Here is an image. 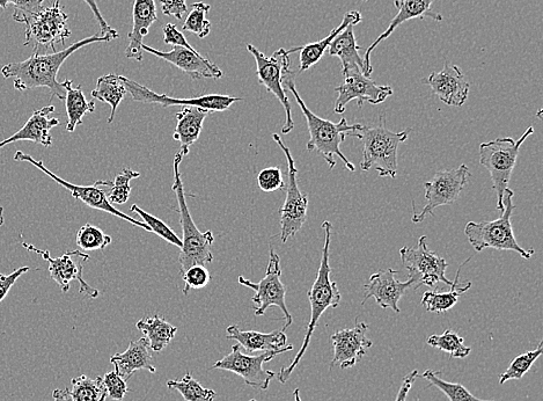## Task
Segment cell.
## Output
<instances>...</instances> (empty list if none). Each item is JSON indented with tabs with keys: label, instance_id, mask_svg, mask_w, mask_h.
I'll use <instances>...</instances> for the list:
<instances>
[{
	"label": "cell",
	"instance_id": "3",
	"mask_svg": "<svg viewBox=\"0 0 543 401\" xmlns=\"http://www.w3.org/2000/svg\"><path fill=\"white\" fill-rule=\"evenodd\" d=\"M322 229L325 230V246L322 250V259L312 288L308 291V300L311 304V319L307 325L306 335L302 347H300L295 359L290 363L289 367L283 368L280 374L277 375L278 381L286 383L289 381L293 371L297 368L300 361H302L308 346H310L311 339L315 327L318 326L319 320L324 315L325 311L329 308L336 309L341 302V294L337 283L330 280L332 275V268L329 265V250L330 242H332V223L325 221L322 223Z\"/></svg>",
	"mask_w": 543,
	"mask_h": 401
},
{
	"label": "cell",
	"instance_id": "44",
	"mask_svg": "<svg viewBox=\"0 0 543 401\" xmlns=\"http://www.w3.org/2000/svg\"><path fill=\"white\" fill-rule=\"evenodd\" d=\"M181 275L183 282H185L183 295H188L190 290H200L207 287L211 280L208 268L203 265L189 267Z\"/></svg>",
	"mask_w": 543,
	"mask_h": 401
},
{
	"label": "cell",
	"instance_id": "40",
	"mask_svg": "<svg viewBox=\"0 0 543 401\" xmlns=\"http://www.w3.org/2000/svg\"><path fill=\"white\" fill-rule=\"evenodd\" d=\"M192 6L193 10L183 24L182 31L194 33L198 38L205 39L211 32V23L207 19L211 6L202 2L194 3Z\"/></svg>",
	"mask_w": 543,
	"mask_h": 401
},
{
	"label": "cell",
	"instance_id": "1",
	"mask_svg": "<svg viewBox=\"0 0 543 401\" xmlns=\"http://www.w3.org/2000/svg\"><path fill=\"white\" fill-rule=\"evenodd\" d=\"M113 40L112 36L93 35L90 38L73 43L72 46L62 51H56V53L33 54L24 62L6 64L2 68V75L5 79H14V89L19 92L47 87L51 92V96L64 101L66 94L65 82L60 83L57 80L58 72H60L64 62L83 47L93 45V43H107Z\"/></svg>",
	"mask_w": 543,
	"mask_h": 401
},
{
	"label": "cell",
	"instance_id": "26",
	"mask_svg": "<svg viewBox=\"0 0 543 401\" xmlns=\"http://www.w3.org/2000/svg\"><path fill=\"white\" fill-rule=\"evenodd\" d=\"M110 363L115 367V373L124 381H128L139 370H148L151 374L156 373V367H154L153 357L150 353V344L146 338L131 341L126 352L110 357Z\"/></svg>",
	"mask_w": 543,
	"mask_h": 401
},
{
	"label": "cell",
	"instance_id": "18",
	"mask_svg": "<svg viewBox=\"0 0 543 401\" xmlns=\"http://www.w3.org/2000/svg\"><path fill=\"white\" fill-rule=\"evenodd\" d=\"M122 80L132 100L143 102V104L160 105L164 108L182 106L202 108L209 113L225 112L229 111L233 104L242 100L241 98L222 96V94H207V96L190 99L172 98L166 94L154 92L149 87L138 84L135 80L127 77L122 76Z\"/></svg>",
	"mask_w": 543,
	"mask_h": 401
},
{
	"label": "cell",
	"instance_id": "19",
	"mask_svg": "<svg viewBox=\"0 0 543 401\" xmlns=\"http://www.w3.org/2000/svg\"><path fill=\"white\" fill-rule=\"evenodd\" d=\"M368 331L369 326L356 319L354 327L333 334L334 357L330 367L339 366L341 369L355 367L373 346V342L366 337Z\"/></svg>",
	"mask_w": 543,
	"mask_h": 401
},
{
	"label": "cell",
	"instance_id": "16",
	"mask_svg": "<svg viewBox=\"0 0 543 401\" xmlns=\"http://www.w3.org/2000/svg\"><path fill=\"white\" fill-rule=\"evenodd\" d=\"M22 247L29 252L39 254L48 262L51 279L58 284L64 294L70 290L72 281H78L80 294L90 298L99 297V290L91 287L84 280V265L85 262L90 261V255L80 251H70L64 253L62 257L53 258L49 251L40 250L32 244L22 243Z\"/></svg>",
	"mask_w": 543,
	"mask_h": 401
},
{
	"label": "cell",
	"instance_id": "6",
	"mask_svg": "<svg viewBox=\"0 0 543 401\" xmlns=\"http://www.w3.org/2000/svg\"><path fill=\"white\" fill-rule=\"evenodd\" d=\"M515 192L506 188L503 198L504 210L502 216L493 222H469L465 228L468 242L476 252L486 249L498 251H513L524 259H531L535 254L533 249L525 250L520 246L513 233L511 216L516 206L513 204Z\"/></svg>",
	"mask_w": 543,
	"mask_h": 401
},
{
	"label": "cell",
	"instance_id": "17",
	"mask_svg": "<svg viewBox=\"0 0 543 401\" xmlns=\"http://www.w3.org/2000/svg\"><path fill=\"white\" fill-rule=\"evenodd\" d=\"M344 76L342 85L337 86L335 91L339 93L334 105L336 114H343L349 102L356 100L358 107L362 108L364 102L368 101L371 105L383 104L386 99L393 96L391 86L379 85L364 72L359 69H351Z\"/></svg>",
	"mask_w": 543,
	"mask_h": 401
},
{
	"label": "cell",
	"instance_id": "39",
	"mask_svg": "<svg viewBox=\"0 0 543 401\" xmlns=\"http://www.w3.org/2000/svg\"><path fill=\"white\" fill-rule=\"evenodd\" d=\"M76 243L84 251H102L113 243V239L98 226L87 223L78 230Z\"/></svg>",
	"mask_w": 543,
	"mask_h": 401
},
{
	"label": "cell",
	"instance_id": "21",
	"mask_svg": "<svg viewBox=\"0 0 543 401\" xmlns=\"http://www.w3.org/2000/svg\"><path fill=\"white\" fill-rule=\"evenodd\" d=\"M423 83L430 86L440 101L452 107L464 106L471 89V84L458 65L450 63H445L442 71L432 72Z\"/></svg>",
	"mask_w": 543,
	"mask_h": 401
},
{
	"label": "cell",
	"instance_id": "37",
	"mask_svg": "<svg viewBox=\"0 0 543 401\" xmlns=\"http://www.w3.org/2000/svg\"><path fill=\"white\" fill-rule=\"evenodd\" d=\"M427 342L430 347L440 349L453 359H466L472 353L471 347L465 345V339L450 330L440 335H431Z\"/></svg>",
	"mask_w": 543,
	"mask_h": 401
},
{
	"label": "cell",
	"instance_id": "57",
	"mask_svg": "<svg viewBox=\"0 0 543 401\" xmlns=\"http://www.w3.org/2000/svg\"><path fill=\"white\" fill-rule=\"evenodd\" d=\"M249 401H258V400H255V399H251V400H249Z\"/></svg>",
	"mask_w": 543,
	"mask_h": 401
},
{
	"label": "cell",
	"instance_id": "27",
	"mask_svg": "<svg viewBox=\"0 0 543 401\" xmlns=\"http://www.w3.org/2000/svg\"><path fill=\"white\" fill-rule=\"evenodd\" d=\"M227 340H236L247 353L273 352L288 346V335L285 331L277 330L271 333L242 331L238 325L227 327Z\"/></svg>",
	"mask_w": 543,
	"mask_h": 401
},
{
	"label": "cell",
	"instance_id": "14",
	"mask_svg": "<svg viewBox=\"0 0 543 401\" xmlns=\"http://www.w3.org/2000/svg\"><path fill=\"white\" fill-rule=\"evenodd\" d=\"M291 351H293V346L288 345L278 351L249 356L241 352V346L238 344L232 347V352L229 355L217 361L211 369L231 371L244 379L248 386L258 390H267L276 374L274 371L264 369V363L273 360L277 355Z\"/></svg>",
	"mask_w": 543,
	"mask_h": 401
},
{
	"label": "cell",
	"instance_id": "55",
	"mask_svg": "<svg viewBox=\"0 0 543 401\" xmlns=\"http://www.w3.org/2000/svg\"><path fill=\"white\" fill-rule=\"evenodd\" d=\"M4 223H5L4 208L0 207V226H3Z\"/></svg>",
	"mask_w": 543,
	"mask_h": 401
},
{
	"label": "cell",
	"instance_id": "5",
	"mask_svg": "<svg viewBox=\"0 0 543 401\" xmlns=\"http://www.w3.org/2000/svg\"><path fill=\"white\" fill-rule=\"evenodd\" d=\"M186 156L182 151L176 153L173 162L174 184L173 192L179 204L180 223L182 226V247L179 257L181 274L194 265H208L214 261L212 245L215 243L214 232H201L190 214L186 201L185 187L181 178L180 165Z\"/></svg>",
	"mask_w": 543,
	"mask_h": 401
},
{
	"label": "cell",
	"instance_id": "34",
	"mask_svg": "<svg viewBox=\"0 0 543 401\" xmlns=\"http://www.w3.org/2000/svg\"><path fill=\"white\" fill-rule=\"evenodd\" d=\"M127 93V87L123 83L122 76L109 74L97 80V86H95L91 94L93 99L106 102L112 108L108 119V123H112L115 119L117 108H119Z\"/></svg>",
	"mask_w": 543,
	"mask_h": 401
},
{
	"label": "cell",
	"instance_id": "58",
	"mask_svg": "<svg viewBox=\"0 0 543 401\" xmlns=\"http://www.w3.org/2000/svg\"><path fill=\"white\" fill-rule=\"evenodd\" d=\"M364 2H369V0H364Z\"/></svg>",
	"mask_w": 543,
	"mask_h": 401
},
{
	"label": "cell",
	"instance_id": "36",
	"mask_svg": "<svg viewBox=\"0 0 543 401\" xmlns=\"http://www.w3.org/2000/svg\"><path fill=\"white\" fill-rule=\"evenodd\" d=\"M167 388L178 391L186 401H214L217 396L214 390L198 383L192 374L183 376L181 381H168Z\"/></svg>",
	"mask_w": 543,
	"mask_h": 401
},
{
	"label": "cell",
	"instance_id": "20",
	"mask_svg": "<svg viewBox=\"0 0 543 401\" xmlns=\"http://www.w3.org/2000/svg\"><path fill=\"white\" fill-rule=\"evenodd\" d=\"M143 51L157 56L174 67L185 72L193 80L202 78L220 79L223 77V71L216 64L210 62L207 57L197 53V50H190L185 47L174 46L171 51H160L150 46L142 45Z\"/></svg>",
	"mask_w": 543,
	"mask_h": 401
},
{
	"label": "cell",
	"instance_id": "24",
	"mask_svg": "<svg viewBox=\"0 0 543 401\" xmlns=\"http://www.w3.org/2000/svg\"><path fill=\"white\" fill-rule=\"evenodd\" d=\"M54 112L55 106L53 105L35 111L24 127L19 129L16 134L0 142V149L20 141L33 142L42 145L44 148H50L53 145V137L50 135V130L61 125L60 120L49 118Z\"/></svg>",
	"mask_w": 543,
	"mask_h": 401
},
{
	"label": "cell",
	"instance_id": "54",
	"mask_svg": "<svg viewBox=\"0 0 543 401\" xmlns=\"http://www.w3.org/2000/svg\"><path fill=\"white\" fill-rule=\"evenodd\" d=\"M9 4L10 0H0V9L6 10Z\"/></svg>",
	"mask_w": 543,
	"mask_h": 401
},
{
	"label": "cell",
	"instance_id": "11",
	"mask_svg": "<svg viewBox=\"0 0 543 401\" xmlns=\"http://www.w3.org/2000/svg\"><path fill=\"white\" fill-rule=\"evenodd\" d=\"M14 160L19 163H27L33 165L34 167H36V169L46 174V176H48L50 179H53L55 182H57L58 185L64 187L65 189H68V192L71 193L73 198L78 201H82L84 204H86L87 207L105 211V213H108L115 217H119L120 220L127 221L130 224L137 226V228L139 229L151 232V229L148 225H146L142 221L134 220V218L122 213V211H120L119 209L114 208L113 204L109 203L107 198V191H105L104 187L110 188V186H112V181L99 180L97 182H94V184L91 186L73 185L71 184V182L62 179L56 176L54 172H51L48 167L44 165L42 160H36L31 155H27V153L25 152L17 151L16 155H14Z\"/></svg>",
	"mask_w": 543,
	"mask_h": 401
},
{
	"label": "cell",
	"instance_id": "28",
	"mask_svg": "<svg viewBox=\"0 0 543 401\" xmlns=\"http://www.w3.org/2000/svg\"><path fill=\"white\" fill-rule=\"evenodd\" d=\"M362 13L359 11H350L344 14L342 23L335 27L332 32L324 40L318 42L308 43L304 47H296L288 50L289 54L296 53L300 51L299 56V72H305L308 69L314 67L315 64H318L322 57H324L326 50L332 45V42L337 35H340L344 29L349 26H356L359 23H362Z\"/></svg>",
	"mask_w": 543,
	"mask_h": 401
},
{
	"label": "cell",
	"instance_id": "30",
	"mask_svg": "<svg viewBox=\"0 0 543 401\" xmlns=\"http://www.w3.org/2000/svg\"><path fill=\"white\" fill-rule=\"evenodd\" d=\"M361 49L356 41L354 26H349L340 35H337L332 45L329 46V55L340 58L343 75L356 68L361 69L365 75L364 60L359 55Z\"/></svg>",
	"mask_w": 543,
	"mask_h": 401
},
{
	"label": "cell",
	"instance_id": "32",
	"mask_svg": "<svg viewBox=\"0 0 543 401\" xmlns=\"http://www.w3.org/2000/svg\"><path fill=\"white\" fill-rule=\"evenodd\" d=\"M139 331L145 334L153 352L160 353L171 344L178 333V328L168 323L166 319L158 315L144 317L137 323Z\"/></svg>",
	"mask_w": 543,
	"mask_h": 401
},
{
	"label": "cell",
	"instance_id": "13",
	"mask_svg": "<svg viewBox=\"0 0 543 401\" xmlns=\"http://www.w3.org/2000/svg\"><path fill=\"white\" fill-rule=\"evenodd\" d=\"M273 138L288 160V187H286V199L280 209L281 240L285 244L303 229L307 220L308 198L298 186V170L290 149L286 147L280 135L274 134Z\"/></svg>",
	"mask_w": 543,
	"mask_h": 401
},
{
	"label": "cell",
	"instance_id": "8",
	"mask_svg": "<svg viewBox=\"0 0 543 401\" xmlns=\"http://www.w3.org/2000/svg\"><path fill=\"white\" fill-rule=\"evenodd\" d=\"M69 16L61 6V0H55L54 4L43 7L38 13L32 14L21 21L26 25V41L24 46L33 48L34 54L56 53L57 43L64 45L71 36L68 26Z\"/></svg>",
	"mask_w": 543,
	"mask_h": 401
},
{
	"label": "cell",
	"instance_id": "51",
	"mask_svg": "<svg viewBox=\"0 0 543 401\" xmlns=\"http://www.w3.org/2000/svg\"><path fill=\"white\" fill-rule=\"evenodd\" d=\"M164 41L166 45L185 47L190 50H195L189 45L185 35H183L182 32L179 31L178 27H176L174 24H167L164 27Z\"/></svg>",
	"mask_w": 543,
	"mask_h": 401
},
{
	"label": "cell",
	"instance_id": "49",
	"mask_svg": "<svg viewBox=\"0 0 543 401\" xmlns=\"http://www.w3.org/2000/svg\"><path fill=\"white\" fill-rule=\"evenodd\" d=\"M31 271V268L29 267H20L16 269V271L12 272L9 275H2L0 276V303H2L6 296L9 295L10 290L16 284V282L20 279L22 275H25Z\"/></svg>",
	"mask_w": 543,
	"mask_h": 401
},
{
	"label": "cell",
	"instance_id": "33",
	"mask_svg": "<svg viewBox=\"0 0 543 401\" xmlns=\"http://www.w3.org/2000/svg\"><path fill=\"white\" fill-rule=\"evenodd\" d=\"M468 261L469 259L466 260L458 269L456 279H454L450 291L440 293V291L435 290L424 293L421 304L424 306L425 310L432 313H443L450 311L453 306H456L458 303L459 297L462 294H465L467 290L472 288V282H466L465 286H461L459 283L461 269L467 264Z\"/></svg>",
	"mask_w": 543,
	"mask_h": 401
},
{
	"label": "cell",
	"instance_id": "35",
	"mask_svg": "<svg viewBox=\"0 0 543 401\" xmlns=\"http://www.w3.org/2000/svg\"><path fill=\"white\" fill-rule=\"evenodd\" d=\"M70 390L72 401H106L108 392L102 377L85 375L72 378Z\"/></svg>",
	"mask_w": 543,
	"mask_h": 401
},
{
	"label": "cell",
	"instance_id": "56",
	"mask_svg": "<svg viewBox=\"0 0 543 401\" xmlns=\"http://www.w3.org/2000/svg\"><path fill=\"white\" fill-rule=\"evenodd\" d=\"M293 396H295V401H302V398H300V390L296 389L295 392H293Z\"/></svg>",
	"mask_w": 543,
	"mask_h": 401
},
{
	"label": "cell",
	"instance_id": "52",
	"mask_svg": "<svg viewBox=\"0 0 543 401\" xmlns=\"http://www.w3.org/2000/svg\"><path fill=\"white\" fill-rule=\"evenodd\" d=\"M418 377V371L414 370L412 373L408 374L403 378L401 388L399 390L398 396H396L395 401H406L410 389L413 388V385Z\"/></svg>",
	"mask_w": 543,
	"mask_h": 401
},
{
	"label": "cell",
	"instance_id": "23",
	"mask_svg": "<svg viewBox=\"0 0 543 401\" xmlns=\"http://www.w3.org/2000/svg\"><path fill=\"white\" fill-rule=\"evenodd\" d=\"M399 274L394 269H386L374 273L368 283L365 284V296L362 304L364 305L369 298H374L377 304L383 309H392L396 313H400L399 302L406 291L412 288V282H400L395 279V275Z\"/></svg>",
	"mask_w": 543,
	"mask_h": 401
},
{
	"label": "cell",
	"instance_id": "50",
	"mask_svg": "<svg viewBox=\"0 0 543 401\" xmlns=\"http://www.w3.org/2000/svg\"><path fill=\"white\" fill-rule=\"evenodd\" d=\"M83 2H85L88 6H90V9L92 10L94 14L95 20L98 21V24L101 29L100 35L112 36L114 40L119 39V36H120L119 32H117L116 29L110 27L107 21L105 20L104 16H102L97 4V0H83Z\"/></svg>",
	"mask_w": 543,
	"mask_h": 401
},
{
	"label": "cell",
	"instance_id": "41",
	"mask_svg": "<svg viewBox=\"0 0 543 401\" xmlns=\"http://www.w3.org/2000/svg\"><path fill=\"white\" fill-rule=\"evenodd\" d=\"M542 353L543 342L541 341L538 348L534 349V351L517 356L511 362L510 367L506 369L505 373L500 376V384L503 385L506 382L512 381V379H522L530 371L533 364L537 362Z\"/></svg>",
	"mask_w": 543,
	"mask_h": 401
},
{
	"label": "cell",
	"instance_id": "7",
	"mask_svg": "<svg viewBox=\"0 0 543 401\" xmlns=\"http://www.w3.org/2000/svg\"><path fill=\"white\" fill-rule=\"evenodd\" d=\"M534 134V128L528 127L518 141L512 137H500L494 141L480 144V164L486 167L491 180H493L494 191L497 194V210L503 213V198L513 170L517 165L519 150L528 137Z\"/></svg>",
	"mask_w": 543,
	"mask_h": 401
},
{
	"label": "cell",
	"instance_id": "25",
	"mask_svg": "<svg viewBox=\"0 0 543 401\" xmlns=\"http://www.w3.org/2000/svg\"><path fill=\"white\" fill-rule=\"evenodd\" d=\"M157 20V6L154 0H135L132 9V29L128 35L129 46L126 49L129 60L137 62L144 60L143 40L149 35L150 27Z\"/></svg>",
	"mask_w": 543,
	"mask_h": 401
},
{
	"label": "cell",
	"instance_id": "12",
	"mask_svg": "<svg viewBox=\"0 0 543 401\" xmlns=\"http://www.w3.org/2000/svg\"><path fill=\"white\" fill-rule=\"evenodd\" d=\"M281 277L282 268L280 255L273 249H270L267 272L263 279L258 283H254L245 279L244 276H240L238 281L241 286L252 289L256 293L252 298V301L255 304V316H264V313H266L271 306H277V308H280L283 312L286 320V324L282 328L283 331H286L292 325L293 318L289 312L288 306H286V288Z\"/></svg>",
	"mask_w": 543,
	"mask_h": 401
},
{
	"label": "cell",
	"instance_id": "38",
	"mask_svg": "<svg viewBox=\"0 0 543 401\" xmlns=\"http://www.w3.org/2000/svg\"><path fill=\"white\" fill-rule=\"evenodd\" d=\"M440 375H442L440 371L427 370L424 371L422 377L427 379L431 385L436 386L438 390L442 391L450 401H494L476 398L464 385L446 382Z\"/></svg>",
	"mask_w": 543,
	"mask_h": 401
},
{
	"label": "cell",
	"instance_id": "47",
	"mask_svg": "<svg viewBox=\"0 0 543 401\" xmlns=\"http://www.w3.org/2000/svg\"><path fill=\"white\" fill-rule=\"evenodd\" d=\"M102 381L106 386L108 396L113 400L121 401L126 397L128 393L127 381H124L122 377L117 375L115 371L106 374L102 377Z\"/></svg>",
	"mask_w": 543,
	"mask_h": 401
},
{
	"label": "cell",
	"instance_id": "4",
	"mask_svg": "<svg viewBox=\"0 0 543 401\" xmlns=\"http://www.w3.org/2000/svg\"><path fill=\"white\" fill-rule=\"evenodd\" d=\"M412 130L408 128L401 133H393L386 128L381 116L377 127L358 125L357 129L350 131L348 136L358 138L364 145L361 170L368 172L376 169L379 177L395 179L400 144L408 140Z\"/></svg>",
	"mask_w": 543,
	"mask_h": 401
},
{
	"label": "cell",
	"instance_id": "53",
	"mask_svg": "<svg viewBox=\"0 0 543 401\" xmlns=\"http://www.w3.org/2000/svg\"><path fill=\"white\" fill-rule=\"evenodd\" d=\"M53 397L54 401H72L70 389H56Z\"/></svg>",
	"mask_w": 543,
	"mask_h": 401
},
{
	"label": "cell",
	"instance_id": "48",
	"mask_svg": "<svg viewBox=\"0 0 543 401\" xmlns=\"http://www.w3.org/2000/svg\"><path fill=\"white\" fill-rule=\"evenodd\" d=\"M165 16L181 21L188 12L187 0H159Z\"/></svg>",
	"mask_w": 543,
	"mask_h": 401
},
{
	"label": "cell",
	"instance_id": "9",
	"mask_svg": "<svg viewBox=\"0 0 543 401\" xmlns=\"http://www.w3.org/2000/svg\"><path fill=\"white\" fill-rule=\"evenodd\" d=\"M400 257L408 271L412 289L417 290L423 286L436 289L440 283L452 287L453 281L446 277L449 264L429 249L427 236H422L416 247H402Z\"/></svg>",
	"mask_w": 543,
	"mask_h": 401
},
{
	"label": "cell",
	"instance_id": "15",
	"mask_svg": "<svg viewBox=\"0 0 543 401\" xmlns=\"http://www.w3.org/2000/svg\"><path fill=\"white\" fill-rule=\"evenodd\" d=\"M471 178V171L467 165L462 164L457 169L439 171L434 178L425 182V206L420 214H414L413 222L421 223L428 216L434 215L438 207L449 206L459 199V196Z\"/></svg>",
	"mask_w": 543,
	"mask_h": 401
},
{
	"label": "cell",
	"instance_id": "29",
	"mask_svg": "<svg viewBox=\"0 0 543 401\" xmlns=\"http://www.w3.org/2000/svg\"><path fill=\"white\" fill-rule=\"evenodd\" d=\"M210 113L197 107H183L176 114L174 140L181 145L183 155H189L190 147L200 138L205 119Z\"/></svg>",
	"mask_w": 543,
	"mask_h": 401
},
{
	"label": "cell",
	"instance_id": "22",
	"mask_svg": "<svg viewBox=\"0 0 543 401\" xmlns=\"http://www.w3.org/2000/svg\"><path fill=\"white\" fill-rule=\"evenodd\" d=\"M432 3H434V0H394V5L399 12L391 21V24L387 27L386 31L372 43L368 50H366L364 57L365 76L370 77L372 75V51L376 49L381 42L390 38L395 29L400 25L414 19H432L435 21H443L442 14L431 10Z\"/></svg>",
	"mask_w": 543,
	"mask_h": 401
},
{
	"label": "cell",
	"instance_id": "31",
	"mask_svg": "<svg viewBox=\"0 0 543 401\" xmlns=\"http://www.w3.org/2000/svg\"><path fill=\"white\" fill-rule=\"evenodd\" d=\"M65 108L68 115L66 131L73 133L78 126L83 125L84 116L95 111L94 101H87L82 85L72 86V80L65 79Z\"/></svg>",
	"mask_w": 543,
	"mask_h": 401
},
{
	"label": "cell",
	"instance_id": "45",
	"mask_svg": "<svg viewBox=\"0 0 543 401\" xmlns=\"http://www.w3.org/2000/svg\"><path fill=\"white\" fill-rule=\"evenodd\" d=\"M258 185L261 191L266 193L284 189L285 182L280 167H268V169L262 170L258 176Z\"/></svg>",
	"mask_w": 543,
	"mask_h": 401
},
{
	"label": "cell",
	"instance_id": "46",
	"mask_svg": "<svg viewBox=\"0 0 543 401\" xmlns=\"http://www.w3.org/2000/svg\"><path fill=\"white\" fill-rule=\"evenodd\" d=\"M44 2L46 0H10V3L14 5L13 20L21 24L25 18L41 11Z\"/></svg>",
	"mask_w": 543,
	"mask_h": 401
},
{
	"label": "cell",
	"instance_id": "59",
	"mask_svg": "<svg viewBox=\"0 0 543 401\" xmlns=\"http://www.w3.org/2000/svg\"><path fill=\"white\" fill-rule=\"evenodd\" d=\"M3 274H0V276H2Z\"/></svg>",
	"mask_w": 543,
	"mask_h": 401
},
{
	"label": "cell",
	"instance_id": "2",
	"mask_svg": "<svg viewBox=\"0 0 543 401\" xmlns=\"http://www.w3.org/2000/svg\"><path fill=\"white\" fill-rule=\"evenodd\" d=\"M284 89L289 90L295 97L297 104L305 116L308 131H310V141L307 143V151L317 152L319 156L326 160L330 170L336 166L335 156L340 157L346 169L355 172L356 167L349 162V159L343 155L341 144L346 140L350 131L357 129L358 125H348L346 119L342 118L340 122L334 123L320 118L308 108L300 97L295 83V75L290 72L284 78Z\"/></svg>",
	"mask_w": 543,
	"mask_h": 401
},
{
	"label": "cell",
	"instance_id": "10",
	"mask_svg": "<svg viewBox=\"0 0 543 401\" xmlns=\"http://www.w3.org/2000/svg\"><path fill=\"white\" fill-rule=\"evenodd\" d=\"M247 50L253 55L256 62V75H258L259 83L266 87V90L274 94L280 100L285 111V122L282 128L284 135L290 134L295 128V122L292 119V107L286 90L284 89V78L292 72L290 70L291 61L288 50L283 48L275 51L273 56H266L253 45H247Z\"/></svg>",
	"mask_w": 543,
	"mask_h": 401
},
{
	"label": "cell",
	"instance_id": "43",
	"mask_svg": "<svg viewBox=\"0 0 543 401\" xmlns=\"http://www.w3.org/2000/svg\"><path fill=\"white\" fill-rule=\"evenodd\" d=\"M139 177H141V173L130 169H124L122 173L112 181V186H110L109 193L107 194L109 203H127L131 194L130 182Z\"/></svg>",
	"mask_w": 543,
	"mask_h": 401
},
{
	"label": "cell",
	"instance_id": "42",
	"mask_svg": "<svg viewBox=\"0 0 543 401\" xmlns=\"http://www.w3.org/2000/svg\"><path fill=\"white\" fill-rule=\"evenodd\" d=\"M131 211H134L135 214L142 218V222L149 226L151 232L156 233L157 236L166 240L167 243L181 249L182 240L165 222L159 220L156 216L146 213V211L139 208L137 204H132Z\"/></svg>",
	"mask_w": 543,
	"mask_h": 401
}]
</instances>
